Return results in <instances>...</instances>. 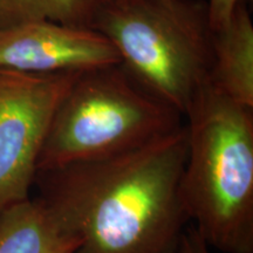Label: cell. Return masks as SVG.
I'll list each match as a JSON object with an SVG mask.
<instances>
[{
  "mask_svg": "<svg viewBox=\"0 0 253 253\" xmlns=\"http://www.w3.org/2000/svg\"><path fill=\"white\" fill-rule=\"evenodd\" d=\"M81 73L0 71V213L30 198L53 116Z\"/></svg>",
  "mask_w": 253,
  "mask_h": 253,
  "instance_id": "5b68a950",
  "label": "cell"
},
{
  "mask_svg": "<svg viewBox=\"0 0 253 253\" xmlns=\"http://www.w3.org/2000/svg\"><path fill=\"white\" fill-rule=\"evenodd\" d=\"M109 0H0V30L31 21L48 20L93 28Z\"/></svg>",
  "mask_w": 253,
  "mask_h": 253,
  "instance_id": "9c48e42d",
  "label": "cell"
},
{
  "mask_svg": "<svg viewBox=\"0 0 253 253\" xmlns=\"http://www.w3.org/2000/svg\"><path fill=\"white\" fill-rule=\"evenodd\" d=\"M185 126L116 156L37 175L71 224L75 253H177L190 220L182 196Z\"/></svg>",
  "mask_w": 253,
  "mask_h": 253,
  "instance_id": "6da1fadb",
  "label": "cell"
},
{
  "mask_svg": "<svg viewBox=\"0 0 253 253\" xmlns=\"http://www.w3.org/2000/svg\"><path fill=\"white\" fill-rule=\"evenodd\" d=\"M80 243L71 224L41 197L0 213V253H75Z\"/></svg>",
  "mask_w": 253,
  "mask_h": 253,
  "instance_id": "52a82bcc",
  "label": "cell"
},
{
  "mask_svg": "<svg viewBox=\"0 0 253 253\" xmlns=\"http://www.w3.org/2000/svg\"><path fill=\"white\" fill-rule=\"evenodd\" d=\"M182 196L209 248L253 253V108L204 84L186 110Z\"/></svg>",
  "mask_w": 253,
  "mask_h": 253,
  "instance_id": "7a4b0ae2",
  "label": "cell"
},
{
  "mask_svg": "<svg viewBox=\"0 0 253 253\" xmlns=\"http://www.w3.org/2000/svg\"><path fill=\"white\" fill-rule=\"evenodd\" d=\"M244 0H207L212 30H217L229 20L232 12Z\"/></svg>",
  "mask_w": 253,
  "mask_h": 253,
  "instance_id": "30bf717a",
  "label": "cell"
},
{
  "mask_svg": "<svg viewBox=\"0 0 253 253\" xmlns=\"http://www.w3.org/2000/svg\"><path fill=\"white\" fill-rule=\"evenodd\" d=\"M93 28L142 88L182 116L210 80L213 30L207 0H109Z\"/></svg>",
  "mask_w": 253,
  "mask_h": 253,
  "instance_id": "3957f363",
  "label": "cell"
},
{
  "mask_svg": "<svg viewBox=\"0 0 253 253\" xmlns=\"http://www.w3.org/2000/svg\"><path fill=\"white\" fill-rule=\"evenodd\" d=\"M182 115L121 66L82 72L56 108L37 175L121 155L182 126Z\"/></svg>",
  "mask_w": 253,
  "mask_h": 253,
  "instance_id": "277c9868",
  "label": "cell"
},
{
  "mask_svg": "<svg viewBox=\"0 0 253 253\" xmlns=\"http://www.w3.org/2000/svg\"><path fill=\"white\" fill-rule=\"evenodd\" d=\"M119 63L110 41L94 28L41 20L0 30V71L54 74Z\"/></svg>",
  "mask_w": 253,
  "mask_h": 253,
  "instance_id": "8992f818",
  "label": "cell"
},
{
  "mask_svg": "<svg viewBox=\"0 0 253 253\" xmlns=\"http://www.w3.org/2000/svg\"><path fill=\"white\" fill-rule=\"evenodd\" d=\"M209 246L195 227H189L183 233L177 253H209Z\"/></svg>",
  "mask_w": 253,
  "mask_h": 253,
  "instance_id": "8fae6325",
  "label": "cell"
},
{
  "mask_svg": "<svg viewBox=\"0 0 253 253\" xmlns=\"http://www.w3.org/2000/svg\"><path fill=\"white\" fill-rule=\"evenodd\" d=\"M209 81L236 102L253 108V24L246 0L213 31Z\"/></svg>",
  "mask_w": 253,
  "mask_h": 253,
  "instance_id": "ba28073f",
  "label": "cell"
}]
</instances>
